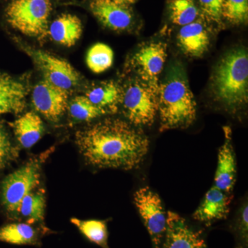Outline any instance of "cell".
Here are the masks:
<instances>
[{"label": "cell", "mask_w": 248, "mask_h": 248, "mask_svg": "<svg viewBox=\"0 0 248 248\" xmlns=\"http://www.w3.org/2000/svg\"><path fill=\"white\" fill-rule=\"evenodd\" d=\"M48 32L54 42L64 46L71 47L81 37L82 24L74 15L62 14L52 22Z\"/></svg>", "instance_id": "e0dca14e"}, {"label": "cell", "mask_w": 248, "mask_h": 248, "mask_svg": "<svg viewBox=\"0 0 248 248\" xmlns=\"http://www.w3.org/2000/svg\"><path fill=\"white\" fill-rule=\"evenodd\" d=\"M28 91L22 81L7 74H0V115L18 114L25 108Z\"/></svg>", "instance_id": "9a60e30c"}, {"label": "cell", "mask_w": 248, "mask_h": 248, "mask_svg": "<svg viewBox=\"0 0 248 248\" xmlns=\"http://www.w3.org/2000/svg\"><path fill=\"white\" fill-rule=\"evenodd\" d=\"M68 110L72 118L80 122H89L107 115V112L96 107L86 96H78L68 104Z\"/></svg>", "instance_id": "cb8c5ba5"}, {"label": "cell", "mask_w": 248, "mask_h": 248, "mask_svg": "<svg viewBox=\"0 0 248 248\" xmlns=\"http://www.w3.org/2000/svg\"><path fill=\"white\" fill-rule=\"evenodd\" d=\"M224 0H199L205 17L212 22L220 24L222 20V9Z\"/></svg>", "instance_id": "83f0119b"}, {"label": "cell", "mask_w": 248, "mask_h": 248, "mask_svg": "<svg viewBox=\"0 0 248 248\" xmlns=\"http://www.w3.org/2000/svg\"><path fill=\"white\" fill-rule=\"evenodd\" d=\"M45 192L39 190L31 192L23 199L18 210V216L27 220V223L33 224L45 219Z\"/></svg>", "instance_id": "44dd1931"}, {"label": "cell", "mask_w": 248, "mask_h": 248, "mask_svg": "<svg viewBox=\"0 0 248 248\" xmlns=\"http://www.w3.org/2000/svg\"><path fill=\"white\" fill-rule=\"evenodd\" d=\"M222 17L233 24L246 23L248 17V0H224Z\"/></svg>", "instance_id": "484cf974"}, {"label": "cell", "mask_w": 248, "mask_h": 248, "mask_svg": "<svg viewBox=\"0 0 248 248\" xmlns=\"http://www.w3.org/2000/svg\"><path fill=\"white\" fill-rule=\"evenodd\" d=\"M25 49L43 73L45 79L49 82L66 91L76 87L79 84V73L66 60L41 50Z\"/></svg>", "instance_id": "9c48e42d"}, {"label": "cell", "mask_w": 248, "mask_h": 248, "mask_svg": "<svg viewBox=\"0 0 248 248\" xmlns=\"http://www.w3.org/2000/svg\"><path fill=\"white\" fill-rule=\"evenodd\" d=\"M113 59V51L110 46L105 44L97 43L88 51L86 63L91 71L99 74L112 66Z\"/></svg>", "instance_id": "603a6c76"}, {"label": "cell", "mask_w": 248, "mask_h": 248, "mask_svg": "<svg viewBox=\"0 0 248 248\" xmlns=\"http://www.w3.org/2000/svg\"><path fill=\"white\" fill-rule=\"evenodd\" d=\"M212 89L218 102L231 110L248 102V56L244 49H236L225 55L212 78Z\"/></svg>", "instance_id": "3957f363"}, {"label": "cell", "mask_w": 248, "mask_h": 248, "mask_svg": "<svg viewBox=\"0 0 248 248\" xmlns=\"http://www.w3.org/2000/svg\"><path fill=\"white\" fill-rule=\"evenodd\" d=\"M134 201L155 248H161L166 231V218L162 202L157 194L149 187L135 192Z\"/></svg>", "instance_id": "52a82bcc"}, {"label": "cell", "mask_w": 248, "mask_h": 248, "mask_svg": "<svg viewBox=\"0 0 248 248\" xmlns=\"http://www.w3.org/2000/svg\"><path fill=\"white\" fill-rule=\"evenodd\" d=\"M32 103L39 113L50 122L56 123L68 109V91L45 79L34 88Z\"/></svg>", "instance_id": "30bf717a"}, {"label": "cell", "mask_w": 248, "mask_h": 248, "mask_svg": "<svg viewBox=\"0 0 248 248\" xmlns=\"http://www.w3.org/2000/svg\"><path fill=\"white\" fill-rule=\"evenodd\" d=\"M161 248H208L202 234L191 228L177 213L169 211Z\"/></svg>", "instance_id": "8fae6325"}, {"label": "cell", "mask_w": 248, "mask_h": 248, "mask_svg": "<svg viewBox=\"0 0 248 248\" xmlns=\"http://www.w3.org/2000/svg\"><path fill=\"white\" fill-rule=\"evenodd\" d=\"M71 222L86 239L102 248H109L107 223L101 220H81L72 218Z\"/></svg>", "instance_id": "7402d4cb"}, {"label": "cell", "mask_w": 248, "mask_h": 248, "mask_svg": "<svg viewBox=\"0 0 248 248\" xmlns=\"http://www.w3.org/2000/svg\"><path fill=\"white\" fill-rule=\"evenodd\" d=\"M169 10L172 23L182 27L195 22L199 16L193 0H170Z\"/></svg>", "instance_id": "d4e9b609"}, {"label": "cell", "mask_w": 248, "mask_h": 248, "mask_svg": "<svg viewBox=\"0 0 248 248\" xmlns=\"http://www.w3.org/2000/svg\"><path fill=\"white\" fill-rule=\"evenodd\" d=\"M38 232L28 223H12L0 228V241L10 244L36 245Z\"/></svg>", "instance_id": "ffe728a7"}, {"label": "cell", "mask_w": 248, "mask_h": 248, "mask_svg": "<svg viewBox=\"0 0 248 248\" xmlns=\"http://www.w3.org/2000/svg\"><path fill=\"white\" fill-rule=\"evenodd\" d=\"M122 90L113 81H106L93 87L86 93V97L96 107L108 114L115 113L122 103Z\"/></svg>", "instance_id": "d6986e66"}, {"label": "cell", "mask_w": 248, "mask_h": 248, "mask_svg": "<svg viewBox=\"0 0 248 248\" xmlns=\"http://www.w3.org/2000/svg\"><path fill=\"white\" fill-rule=\"evenodd\" d=\"M51 11L50 0H11L6 17L11 27L24 35L42 38L48 32Z\"/></svg>", "instance_id": "277c9868"}, {"label": "cell", "mask_w": 248, "mask_h": 248, "mask_svg": "<svg viewBox=\"0 0 248 248\" xmlns=\"http://www.w3.org/2000/svg\"><path fill=\"white\" fill-rule=\"evenodd\" d=\"M177 38L184 53L194 58L203 55L210 45V36L206 28L202 22L195 21L182 27Z\"/></svg>", "instance_id": "2e32d148"}, {"label": "cell", "mask_w": 248, "mask_h": 248, "mask_svg": "<svg viewBox=\"0 0 248 248\" xmlns=\"http://www.w3.org/2000/svg\"><path fill=\"white\" fill-rule=\"evenodd\" d=\"M122 103L130 124L151 125L158 112V90L136 78L124 90Z\"/></svg>", "instance_id": "5b68a950"}, {"label": "cell", "mask_w": 248, "mask_h": 248, "mask_svg": "<svg viewBox=\"0 0 248 248\" xmlns=\"http://www.w3.org/2000/svg\"><path fill=\"white\" fill-rule=\"evenodd\" d=\"M76 142L86 162L100 169H138L149 149L146 135L119 119H107L79 130Z\"/></svg>", "instance_id": "6da1fadb"}, {"label": "cell", "mask_w": 248, "mask_h": 248, "mask_svg": "<svg viewBox=\"0 0 248 248\" xmlns=\"http://www.w3.org/2000/svg\"><path fill=\"white\" fill-rule=\"evenodd\" d=\"M19 153L13 144L4 127L0 124V170L17 159Z\"/></svg>", "instance_id": "4316f807"}, {"label": "cell", "mask_w": 248, "mask_h": 248, "mask_svg": "<svg viewBox=\"0 0 248 248\" xmlns=\"http://www.w3.org/2000/svg\"><path fill=\"white\" fill-rule=\"evenodd\" d=\"M90 8L98 20L111 30L125 31L133 24L131 10L116 0H91Z\"/></svg>", "instance_id": "7c38bea8"}, {"label": "cell", "mask_w": 248, "mask_h": 248, "mask_svg": "<svg viewBox=\"0 0 248 248\" xmlns=\"http://www.w3.org/2000/svg\"><path fill=\"white\" fill-rule=\"evenodd\" d=\"M121 4L126 5V6H130V5L135 4L138 0H116Z\"/></svg>", "instance_id": "f546056e"}, {"label": "cell", "mask_w": 248, "mask_h": 248, "mask_svg": "<svg viewBox=\"0 0 248 248\" xmlns=\"http://www.w3.org/2000/svg\"><path fill=\"white\" fill-rule=\"evenodd\" d=\"M196 107L184 67L179 63H173L158 89L160 130L190 126L196 119Z\"/></svg>", "instance_id": "7a4b0ae2"}, {"label": "cell", "mask_w": 248, "mask_h": 248, "mask_svg": "<svg viewBox=\"0 0 248 248\" xmlns=\"http://www.w3.org/2000/svg\"><path fill=\"white\" fill-rule=\"evenodd\" d=\"M224 143L218 151V164L215 177V186L229 195L236 182V160L232 144V133L229 127H224Z\"/></svg>", "instance_id": "4fadbf2b"}, {"label": "cell", "mask_w": 248, "mask_h": 248, "mask_svg": "<svg viewBox=\"0 0 248 248\" xmlns=\"http://www.w3.org/2000/svg\"><path fill=\"white\" fill-rule=\"evenodd\" d=\"M40 160H32L10 174L1 183V203L13 216L17 215L24 197L40 185Z\"/></svg>", "instance_id": "8992f818"}, {"label": "cell", "mask_w": 248, "mask_h": 248, "mask_svg": "<svg viewBox=\"0 0 248 248\" xmlns=\"http://www.w3.org/2000/svg\"><path fill=\"white\" fill-rule=\"evenodd\" d=\"M11 125L19 144L27 149L33 146L45 133L42 119L33 112H27Z\"/></svg>", "instance_id": "ac0fdd59"}, {"label": "cell", "mask_w": 248, "mask_h": 248, "mask_svg": "<svg viewBox=\"0 0 248 248\" xmlns=\"http://www.w3.org/2000/svg\"><path fill=\"white\" fill-rule=\"evenodd\" d=\"M248 204L241 208V214L236 224V234L239 239V248H248Z\"/></svg>", "instance_id": "f1b7e54d"}, {"label": "cell", "mask_w": 248, "mask_h": 248, "mask_svg": "<svg viewBox=\"0 0 248 248\" xmlns=\"http://www.w3.org/2000/svg\"><path fill=\"white\" fill-rule=\"evenodd\" d=\"M166 58L167 45L162 42H151L137 50L129 61V66L139 79L158 90Z\"/></svg>", "instance_id": "ba28073f"}, {"label": "cell", "mask_w": 248, "mask_h": 248, "mask_svg": "<svg viewBox=\"0 0 248 248\" xmlns=\"http://www.w3.org/2000/svg\"><path fill=\"white\" fill-rule=\"evenodd\" d=\"M231 200L228 194L214 186L205 194L202 203L193 214V218L205 225L226 218Z\"/></svg>", "instance_id": "5bb4252c"}]
</instances>
